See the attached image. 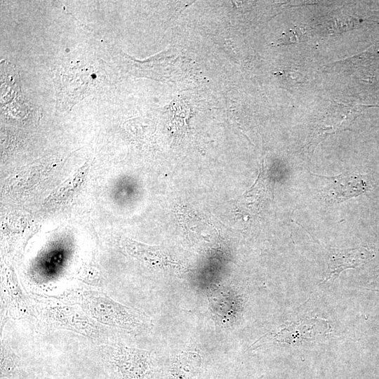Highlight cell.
I'll list each match as a JSON object with an SVG mask.
<instances>
[{"label":"cell","mask_w":379,"mask_h":379,"mask_svg":"<svg viewBox=\"0 0 379 379\" xmlns=\"http://www.w3.org/2000/svg\"><path fill=\"white\" fill-rule=\"evenodd\" d=\"M201 367V357L194 352L174 355L166 368L165 379H195Z\"/></svg>","instance_id":"52a82bcc"},{"label":"cell","mask_w":379,"mask_h":379,"mask_svg":"<svg viewBox=\"0 0 379 379\" xmlns=\"http://www.w3.org/2000/svg\"><path fill=\"white\" fill-rule=\"evenodd\" d=\"M88 168L89 165L86 162L54 192L51 195L52 199L56 201H65L75 194L84 182Z\"/></svg>","instance_id":"9c48e42d"},{"label":"cell","mask_w":379,"mask_h":379,"mask_svg":"<svg viewBox=\"0 0 379 379\" xmlns=\"http://www.w3.org/2000/svg\"><path fill=\"white\" fill-rule=\"evenodd\" d=\"M112 363L122 379H148L153 371L150 354L143 350L121 348Z\"/></svg>","instance_id":"7a4b0ae2"},{"label":"cell","mask_w":379,"mask_h":379,"mask_svg":"<svg viewBox=\"0 0 379 379\" xmlns=\"http://www.w3.org/2000/svg\"><path fill=\"white\" fill-rule=\"evenodd\" d=\"M123 246L127 253L138 260L156 267H167L177 265V263L171 260L160 248L155 246H149L125 239Z\"/></svg>","instance_id":"ba28073f"},{"label":"cell","mask_w":379,"mask_h":379,"mask_svg":"<svg viewBox=\"0 0 379 379\" xmlns=\"http://www.w3.org/2000/svg\"><path fill=\"white\" fill-rule=\"evenodd\" d=\"M324 178L328 181L324 196L331 203H341L365 194L370 189L365 175L359 173H345Z\"/></svg>","instance_id":"3957f363"},{"label":"cell","mask_w":379,"mask_h":379,"mask_svg":"<svg viewBox=\"0 0 379 379\" xmlns=\"http://www.w3.org/2000/svg\"><path fill=\"white\" fill-rule=\"evenodd\" d=\"M359 106L337 104L329 109L326 115L315 127L314 135L310 142L312 150L328 135L338 131L347 129L359 113Z\"/></svg>","instance_id":"277c9868"},{"label":"cell","mask_w":379,"mask_h":379,"mask_svg":"<svg viewBox=\"0 0 379 379\" xmlns=\"http://www.w3.org/2000/svg\"><path fill=\"white\" fill-rule=\"evenodd\" d=\"M370 252L364 247L347 249L330 248L327 271L321 283L335 279L345 270L355 268L369 258Z\"/></svg>","instance_id":"8992f818"},{"label":"cell","mask_w":379,"mask_h":379,"mask_svg":"<svg viewBox=\"0 0 379 379\" xmlns=\"http://www.w3.org/2000/svg\"><path fill=\"white\" fill-rule=\"evenodd\" d=\"M208 299L210 312L218 324L228 327L235 322L240 311L241 301L234 291L216 290Z\"/></svg>","instance_id":"5b68a950"},{"label":"cell","mask_w":379,"mask_h":379,"mask_svg":"<svg viewBox=\"0 0 379 379\" xmlns=\"http://www.w3.org/2000/svg\"><path fill=\"white\" fill-rule=\"evenodd\" d=\"M328 330V324L322 319H305L281 326L270 331L253 343L249 350L264 344L285 343L296 345L312 340Z\"/></svg>","instance_id":"6da1fadb"}]
</instances>
